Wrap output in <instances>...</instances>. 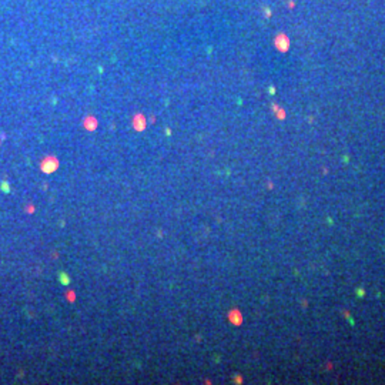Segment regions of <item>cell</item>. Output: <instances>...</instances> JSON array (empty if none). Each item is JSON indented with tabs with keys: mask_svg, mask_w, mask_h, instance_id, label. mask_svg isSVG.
<instances>
[{
	"mask_svg": "<svg viewBox=\"0 0 385 385\" xmlns=\"http://www.w3.org/2000/svg\"><path fill=\"white\" fill-rule=\"evenodd\" d=\"M59 168V160L53 157V155H49L46 158H43L42 163H40V170L46 174H52L56 170Z\"/></svg>",
	"mask_w": 385,
	"mask_h": 385,
	"instance_id": "obj_1",
	"label": "cell"
},
{
	"mask_svg": "<svg viewBox=\"0 0 385 385\" xmlns=\"http://www.w3.org/2000/svg\"><path fill=\"white\" fill-rule=\"evenodd\" d=\"M144 127H146V124H144V117H143V116H136V119H134V129L138 131H141V130H144Z\"/></svg>",
	"mask_w": 385,
	"mask_h": 385,
	"instance_id": "obj_2",
	"label": "cell"
},
{
	"mask_svg": "<svg viewBox=\"0 0 385 385\" xmlns=\"http://www.w3.org/2000/svg\"><path fill=\"white\" fill-rule=\"evenodd\" d=\"M84 126L87 127V130H94L96 126H97V121H94L93 119H90V117H89V119H87V124L84 123Z\"/></svg>",
	"mask_w": 385,
	"mask_h": 385,
	"instance_id": "obj_3",
	"label": "cell"
},
{
	"mask_svg": "<svg viewBox=\"0 0 385 385\" xmlns=\"http://www.w3.org/2000/svg\"><path fill=\"white\" fill-rule=\"evenodd\" d=\"M67 298H69V301H74L73 298H76V294H74V292H69V294H67Z\"/></svg>",
	"mask_w": 385,
	"mask_h": 385,
	"instance_id": "obj_4",
	"label": "cell"
}]
</instances>
